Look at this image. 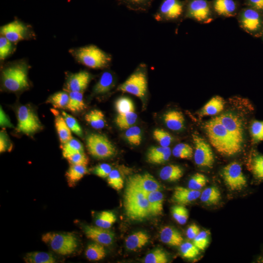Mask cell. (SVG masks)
I'll use <instances>...</instances> for the list:
<instances>
[{"instance_id":"cell-52","label":"cell","mask_w":263,"mask_h":263,"mask_svg":"<svg viewBox=\"0 0 263 263\" xmlns=\"http://www.w3.org/2000/svg\"><path fill=\"white\" fill-rule=\"evenodd\" d=\"M250 133L253 142L263 141V121H254L250 127Z\"/></svg>"},{"instance_id":"cell-27","label":"cell","mask_w":263,"mask_h":263,"mask_svg":"<svg viewBox=\"0 0 263 263\" xmlns=\"http://www.w3.org/2000/svg\"><path fill=\"white\" fill-rule=\"evenodd\" d=\"M150 237L148 234L139 231L129 236L126 239V248L130 250H136L145 246L149 242Z\"/></svg>"},{"instance_id":"cell-2","label":"cell","mask_w":263,"mask_h":263,"mask_svg":"<svg viewBox=\"0 0 263 263\" xmlns=\"http://www.w3.org/2000/svg\"><path fill=\"white\" fill-rule=\"evenodd\" d=\"M124 207L126 215L132 220L142 221L150 216L146 192L135 188L127 186Z\"/></svg>"},{"instance_id":"cell-42","label":"cell","mask_w":263,"mask_h":263,"mask_svg":"<svg viewBox=\"0 0 263 263\" xmlns=\"http://www.w3.org/2000/svg\"><path fill=\"white\" fill-rule=\"evenodd\" d=\"M125 136L128 142L133 146H139L142 141V132L140 128L132 126L126 130Z\"/></svg>"},{"instance_id":"cell-21","label":"cell","mask_w":263,"mask_h":263,"mask_svg":"<svg viewBox=\"0 0 263 263\" xmlns=\"http://www.w3.org/2000/svg\"><path fill=\"white\" fill-rule=\"evenodd\" d=\"M212 9L219 16L231 17L237 15L238 6L233 0H214Z\"/></svg>"},{"instance_id":"cell-36","label":"cell","mask_w":263,"mask_h":263,"mask_svg":"<svg viewBox=\"0 0 263 263\" xmlns=\"http://www.w3.org/2000/svg\"><path fill=\"white\" fill-rule=\"evenodd\" d=\"M154 0H118L119 3L131 10L146 12L150 8Z\"/></svg>"},{"instance_id":"cell-16","label":"cell","mask_w":263,"mask_h":263,"mask_svg":"<svg viewBox=\"0 0 263 263\" xmlns=\"http://www.w3.org/2000/svg\"><path fill=\"white\" fill-rule=\"evenodd\" d=\"M127 186L145 192L160 190L162 188L161 184L149 173L131 175L128 179Z\"/></svg>"},{"instance_id":"cell-19","label":"cell","mask_w":263,"mask_h":263,"mask_svg":"<svg viewBox=\"0 0 263 263\" xmlns=\"http://www.w3.org/2000/svg\"><path fill=\"white\" fill-rule=\"evenodd\" d=\"M201 193L200 190L178 186L174 189L172 200L179 205H186L197 200Z\"/></svg>"},{"instance_id":"cell-33","label":"cell","mask_w":263,"mask_h":263,"mask_svg":"<svg viewBox=\"0 0 263 263\" xmlns=\"http://www.w3.org/2000/svg\"><path fill=\"white\" fill-rule=\"evenodd\" d=\"M85 255L89 260L97 261L104 258L106 252L103 245L94 242L88 245Z\"/></svg>"},{"instance_id":"cell-50","label":"cell","mask_w":263,"mask_h":263,"mask_svg":"<svg viewBox=\"0 0 263 263\" xmlns=\"http://www.w3.org/2000/svg\"><path fill=\"white\" fill-rule=\"evenodd\" d=\"M62 115L71 132L82 137L83 131L77 121L74 117L65 112H62Z\"/></svg>"},{"instance_id":"cell-43","label":"cell","mask_w":263,"mask_h":263,"mask_svg":"<svg viewBox=\"0 0 263 263\" xmlns=\"http://www.w3.org/2000/svg\"><path fill=\"white\" fill-rule=\"evenodd\" d=\"M172 153L174 156L181 159H190L193 155L192 147L188 144L181 143L173 149Z\"/></svg>"},{"instance_id":"cell-28","label":"cell","mask_w":263,"mask_h":263,"mask_svg":"<svg viewBox=\"0 0 263 263\" xmlns=\"http://www.w3.org/2000/svg\"><path fill=\"white\" fill-rule=\"evenodd\" d=\"M183 176L182 168L177 165H169L164 167L160 171L161 179L168 182L179 180Z\"/></svg>"},{"instance_id":"cell-29","label":"cell","mask_w":263,"mask_h":263,"mask_svg":"<svg viewBox=\"0 0 263 263\" xmlns=\"http://www.w3.org/2000/svg\"><path fill=\"white\" fill-rule=\"evenodd\" d=\"M88 170L86 166L70 165L65 173L68 185L73 187L75 184L87 174Z\"/></svg>"},{"instance_id":"cell-40","label":"cell","mask_w":263,"mask_h":263,"mask_svg":"<svg viewBox=\"0 0 263 263\" xmlns=\"http://www.w3.org/2000/svg\"><path fill=\"white\" fill-rule=\"evenodd\" d=\"M69 100V94L65 92H56L50 96L48 102L55 108H66Z\"/></svg>"},{"instance_id":"cell-56","label":"cell","mask_w":263,"mask_h":263,"mask_svg":"<svg viewBox=\"0 0 263 263\" xmlns=\"http://www.w3.org/2000/svg\"><path fill=\"white\" fill-rule=\"evenodd\" d=\"M112 166L107 163H102L95 167L93 170L96 176L102 178H107L112 170Z\"/></svg>"},{"instance_id":"cell-13","label":"cell","mask_w":263,"mask_h":263,"mask_svg":"<svg viewBox=\"0 0 263 263\" xmlns=\"http://www.w3.org/2000/svg\"><path fill=\"white\" fill-rule=\"evenodd\" d=\"M192 139L194 144L193 155L195 164L199 167L212 168L214 157L210 145L197 135L193 134Z\"/></svg>"},{"instance_id":"cell-31","label":"cell","mask_w":263,"mask_h":263,"mask_svg":"<svg viewBox=\"0 0 263 263\" xmlns=\"http://www.w3.org/2000/svg\"><path fill=\"white\" fill-rule=\"evenodd\" d=\"M26 263H54L56 259L50 253L45 252L33 251L26 253L23 257Z\"/></svg>"},{"instance_id":"cell-20","label":"cell","mask_w":263,"mask_h":263,"mask_svg":"<svg viewBox=\"0 0 263 263\" xmlns=\"http://www.w3.org/2000/svg\"><path fill=\"white\" fill-rule=\"evenodd\" d=\"M115 76L110 71H104L93 87V92L95 95H103L109 93L114 87Z\"/></svg>"},{"instance_id":"cell-25","label":"cell","mask_w":263,"mask_h":263,"mask_svg":"<svg viewBox=\"0 0 263 263\" xmlns=\"http://www.w3.org/2000/svg\"><path fill=\"white\" fill-rule=\"evenodd\" d=\"M163 117L166 125L171 130L178 131L184 127L185 118L181 112L169 111L163 115Z\"/></svg>"},{"instance_id":"cell-23","label":"cell","mask_w":263,"mask_h":263,"mask_svg":"<svg viewBox=\"0 0 263 263\" xmlns=\"http://www.w3.org/2000/svg\"><path fill=\"white\" fill-rule=\"evenodd\" d=\"M160 240L163 243L172 246H179L183 243V238L176 229L169 226L162 228L160 232Z\"/></svg>"},{"instance_id":"cell-10","label":"cell","mask_w":263,"mask_h":263,"mask_svg":"<svg viewBox=\"0 0 263 263\" xmlns=\"http://www.w3.org/2000/svg\"><path fill=\"white\" fill-rule=\"evenodd\" d=\"M212 9L206 0H188L185 4L184 19L208 23L214 19Z\"/></svg>"},{"instance_id":"cell-15","label":"cell","mask_w":263,"mask_h":263,"mask_svg":"<svg viewBox=\"0 0 263 263\" xmlns=\"http://www.w3.org/2000/svg\"><path fill=\"white\" fill-rule=\"evenodd\" d=\"M217 117L234 140L242 146L244 130L240 119L236 115L230 112L223 113Z\"/></svg>"},{"instance_id":"cell-3","label":"cell","mask_w":263,"mask_h":263,"mask_svg":"<svg viewBox=\"0 0 263 263\" xmlns=\"http://www.w3.org/2000/svg\"><path fill=\"white\" fill-rule=\"evenodd\" d=\"M28 67L24 61H18L5 67L1 72L3 87L8 91L18 92L28 88Z\"/></svg>"},{"instance_id":"cell-7","label":"cell","mask_w":263,"mask_h":263,"mask_svg":"<svg viewBox=\"0 0 263 263\" xmlns=\"http://www.w3.org/2000/svg\"><path fill=\"white\" fill-rule=\"evenodd\" d=\"M87 148L94 158L104 159L115 155L116 149L113 143L105 135L91 133L86 139Z\"/></svg>"},{"instance_id":"cell-58","label":"cell","mask_w":263,"mask_h":263,"mask_svg":"<svg viewBox=\"0 0 263 263\" xmlns=\"http://www.w3.org/2000/svg\"><path fill=\"white\" fill-rule=\"evenodd\" d=\"M200 232L199 226L195 224H192L187 228L186 234L188 239L193 240Z\"/></svg>"},{"instance_id":"cell-59","label":"cell","mask_w":263,"mask_h":263,"mask_svg":"<svg viewBox=\"0 0 263 263\" xmlns=\"http://www.w3.org/2000/svg\"><path fill=\"white\" fill-rule=\"evenodd\" d=\"M247 1L252 8L263 12V0H247Z\"/></svg>"},{"instance_id":"cell-54","label":"cell","mask_w":263,"mask_h":263,"mask_svg":"<svg viewBox=\"0 0 263 263\" xmlns=\"http://www.w3.org/2000/svg\"><path fill=\"white\" fill-rule=\"evenodd\" d=\"M209 242V233L206 231H202L193 239V244L201 250H204Z\"/></svg>"},{"instance_id":"cell-51","label":"cell","mask_w":263,"mask_h":263,"mask_svg":"<svg viewBox=\"0 0 263 263\" xmlns=\"http://www.w3.org/2000/svg\"><path fill=\"white\" fill-rule=\"evenodd\" d=\"M252 170L255 177L263 180V155H255L252 161Z\"/></svg>"},{"instance_id":"cell-14","label":"cell","mask_w":263,"mask_h":263,"mask_svg":"<svg viewBox=\"0 0 263 263\" xmlns=\"http://www.w3.org/2000/svg\"><path fill=\"white\" fill-rule=\"evenodd\" d=\"M0 34L11 42H17L32 37L27 25L19 20L13 21L0 27Z\"/></svg>"},{"instance_id":"cell-57","label":"cell","mask_w":263,"mask_h":263,"mask_svg":"<svg viewBox=\"0 0 263 263\" xmlns=\"http://www.w3.org/2000/svg\"><path fill=\"white\" fill-rule=\"evenodd\" d=\"M10 144L7 135L3 131L0 132V152L6 151L9 148Z\"/></svg>"},{"instance_id":"cell-38","label":"cell","mask_w":263,"mask_h":263,"mask_svg":"<svg viewBox=\"0 0 263 263\" xmlns=\"http://www.w3.org/2000/svg\"><path fill=\"white\" fill-rule=\"evenodd\" d=\"M137 115L135 111L123 114H118L115 119L116 125L122 130H127L136 122Z\"/></svg>"},{"instance_id":"cell-5","label":"cell","mask_w":263,"mask_h":263,"mask_svg":"<svg viewBox=\"0 0 263 263\" xmlns=\"http://www.w3.org/2000/svg\"><path fill=\"white\" fill-rule=\"evenodd\" d=\"M148 85L147 66L142 62L124 82L117 87V90L144 99L148 93Z\"/></svg>"},{"instance_id":"cell-11","label":"cell","mask_w":263,"mask_h":263,"mask_svg":"<svg viewBox=\"0 0 263 263\" xmlns=\"http://www.w3.org/2000/svg\"><path fill=\"white\" fill-rule=\"evenodd\" d=\"M17 113L18 132L31 135L42 128L37 114L29 107L21 105L18 108Z\"/></svg>"},{"instance_id":"cell-47","label":"cell","mask_w":263,"mask_h":263,"mask_svg":"<svg viewBox=\"0 0 263 263\" xmlns=\"http://www.w3.org/2000/svg\"><path fill=\"white\" fill-rule=\"evenodd\" d=\"M107 182L113 188L119 190L124 186V181L119 171L116 169H112L107 177Z\"/></svg>"},{"instance_id":"cell-9","label":"cell","mask_w":263,"mask_h":263,"mask_svg":"<svg viewBox=\"0 0 263 263\" xmlns=\"http://www.w3.org/2000/svg\"><path fill=\"white\" fill-rule=\"evenodd\" d=\"M185 3L180 0H163L153 18L158 22H180L184 19Z\"/></svg>"},{"instance_id":"cell-53","label":"cell","mask_w":263,"mask_h":263,"mask_svg":"<svg viewBox=\"0 0 263 263\" xmlns=\"http://www.w3.org/2000/svg\"><path fill=\"white\" fill-rule=\"evenodd\" d=\"M13 42L3 36L0 37V58L3 60L7 58L13 51Z\"/></svg>"},{"instance_id":"cell-48","label":"cell","mask_w":263,"mask_h":263,"mask_svg":"<svg viewBox=\"0 0 263 263\" xmlns=\"http://www.w3.org/2000/svg\"><path fill=\"white\" fill-rule=\"evenodd\" d=\"M180 246V251L183 257L186 259H193L198 256L200 249L190 242L182 243Z\"/></svg>"},{"instance_id":"cell-34","label":"cell","mask_w":263,"mask_h":263,"mask_svg":"<svg viewBox=\"0 0 263 263\" xmlns=\"http://www.w3.org/2000/svg\"><path fill=\"white\" fill-rule=\"evenodd\" d=\"M85 108L82 92H69V100L66 109L75 113L80 112L84 110Z\"/></svg>"},{"instance_id":"cell-37","label":"cell","mask_w":263,"mask_h":263,"mask_svg":"<svg viewBox=\"0 0 263 263\" xmlns=\"http://www.w3.org/2000/svg\"><path fill=\"white\" fill-rule=\"evenodd\" d=\"M83 152H84L83 145L79 140L75 138H73L62 144V155L66 159L76 153Z\"/></svg>"},{"instance_id":"cell-1","label":"cell","mask_w":263,"mask_h":263,"mask_svg":"<svg viewBox=\"0 0 263 263\" xmlns=\"http://www.w3.org/2000/svg\"><path fill=\"white\" fill-rule=\"evenodd\" d=\"M204 128L211 145L220 154L230 156L242 150L239 145L217 116L207 121Z\"/></svg>"},{"instance_id":"cell-55","label":"cell","mask_w":263,"mask_h":263,"mask_svg":"<svg viewBox=\"0 0 263 263\" xmlns=\"http://www.w3.org/2000/svg\"><path fill=\"white\" fill-rule=\"evenodd\" d=\"M70 165L87 166L89 159L84 152L76 153L67 158Z\"/></svg>"},{"instance_id":"cell-41","label":"cell","mask_w":263,"mask_h":263,"mask_svg":"<svg viewBox=\"0 0 263 263\" xmlns=\"http://www.w3.org/2000/svg\"><path fill=\"white\" fill-rule=\"evenodd\" d=\"M115 107L118 114H123L135 111L132 100L127 96L119 97L115 102Z\"/></svg>"},{"instance_id":"cell-18","label":"cell","mask_w":263,"mask_h":263,"mask_svg":"<svg viewBox=\"0 0 263 263\" xmlns=\"http://www.w3.org/2000/svg\"><path fill=\"white\" fill-rule=\"evenodd\" d=\"M92 77V75L86 71L72 74L67 79L66 89L69 92H83L88 87Z\"/></svg>"},{"instance_id":"cell-30","label":"cell","mask_w":263,"mask_h":263,"mask_svg":"<svg viewBox=\"0 0 263 263\" xmlns=\"http://www.w3.org/2000/svg\"><path fill=\"white\" fill-rule=\"evenodd\" d=\"M55 125L59 140L62 144L66 143L73 138L72 135V132L62 115L55 114Z\"/></svg>"},{"instance_id":"cell-6","label":"cell","mask_w":263,"mask_h":263,"mask_svg":"<svg viewBox=\"0 0 263 263\" xmlns=\"http://www.w3.org/2000/svg\"><path fill=\"white\" fill-rule=\"evenodd\" d=\"M42 241L55 252L61 255H67L74 252L77 247L76 237L72 233L49 232L44 234Z\"/></svg>"},{"instance_id":"cell-35","label":"cell","mask_w":263,"mask_h":263,"mask_svg":"<svg viewBox=\"0 0 263 263\" xmlns=\"http://www.w3.org/2000/svg\"><path fill=\"white\" fill-rule=\"evenodd\" d=\"M200 199L207 205H215L218 203L221 200V192L216 187H208L201 192Z\"/></svg>"},{"instance_id":"cell-12","label":"cell","mask_w":263,"mask_h":263,"mask_svg":"<svg viewBox=\"0 0 263 263\" xmlns=\"http://www.w3.org/2000/svg\"><path fill=\"white\" fill-rule=\"evenodd\" d=\"M222 176L227 187L232 191L240 190L246 184L242 167L236 162H232L223 169Z\"/></svg>"},{"instance_id":"cell-44","label":"cell","mask_w":263,"mask_h":263,"mask_svg":"<svg viewBox=\"0 0 263 263\" xmlns=\"http://www.w3.org/2000/svg\"><path fill=\"white\" fill-rule=\"evenodd\" d=\"M168 261L166 252L161 248L152 250L146 256L144 260L145 263H167Z\"/></svg>"},{"instance_id":"cell-32","label":"cell","mask_w":263,"mask_h":263,"mask_svg":"<svg viewBox=\"0 0 263 263\" xmlns=\"http://www.w3.org/2000/svg\"><path fill=\"white\" fill-rule=\"evenodd\" d=\"M85 119L92 128L96 130L103 129L106 124L104 113L97 109L91 110L87 113Z\"/></svg>"},{"instance_id":"cell-26","label":"cell","mask_w":263,"mask_h":263,"mask_svg":"<svg viewBox=\"0 0 263 263\" xmlns=\"http://www.w3.org/2000/svg\"><path fill=\"white\" fill-rule=\"evenodd\" d=\"M225 104V100L221 96H213L203 106L199 115L201 116L215 115L224 110Z\"/></svg>"},{"instance_id":"cell-39","label":"cell","mask_w":263,"mask_h":263,"mask_svg":"<svg viewBox=\"0 0 263 263\" xmlns=\"http://www.w3.org/2000/svg\"><path fill=\"white\" fill-rule=\"evenodd\" d=\"M116 220V216L113 211L105 210L101 211L97 215L95 223L98 226L109 229Z\"/></svg>"},{"instance_id":"cell-45","label":"cell","mask_w":263,"mask_h":263,"mask_svg":"<svg viewBox=\"0 0 263 263\" xmlns=\"http://www.w3.org/2000/svg\"><path fill=\"white\" fill-rule=\"evenodd\" d=\"M171 214L174 220L180 225H184L188 220V210L182 205H177L171 208Z\"/></svg>"},{"instance_id":"cell-8","label":"cell","mask_w":263,"mask_h":263,"mask_svg":"<svg viewBox=\"0 0 263 263\" xmlns=\"http://www.w3.org/2000/svg\"><path fill=\"white\" fill-rule=\"evenodd\" d=\"M239 26L244 31L254 37L263 35V16L261 12L246 8L241 10L237 17Z\"/></svg>"},{"instance_id":"cell-60","label":"cell","mask_w":263,"mask_h":263,"mask_svg":"<svg viewBox=\"0 0 263 263\" xmlns=\"http://www.w3.org/2000/svg\"></svg>"},{"instance_id":"cell-24","label":"cell","mask_w":263,"mask_h":263,"mask_svg":"<svg viewBox=\"0 0 263 263\" xmlns=\"http://www.w3.org/2000/svg\"><path fill=\"white\" fill-rule=\"evenodd\" d=\"M150 215H161L163 211L164 195L160 190L146 192Z\"/></svg>"},{"instance_id":"cell-49","label":"cell","mask_w":263,"mask_h":263,"mask_svg":"<svg viewBox=\"0 0 263 263\" xmlns=\"http://www.w3.org/2000/svg\"><path fill=\"white\" fill-rule=\"evenodd\" d=\"M207 179L204 174L196 173L190 178L188 182V188L200 190L207 184Z\"/></svg>"},{"instance_id":"cell-17","label":"cell","mask_w":263,"mask_h":263,"mask_svg":"<svg viewBox=\"0 0 263 263\" xmlns=\"http://www.w3.org/2000/svg\"><path fill=\"white\" fill-rule=\"evenodd\" d=\"M83 230L86 236L94 242L104 246H109L113 244L114 234L108 229L87 225L84 226Z\"/></svg>"},{"instance_id":"cell-22","label":"cell","mask_w":263,"mask_h":263,"mask_svg":"<svg viewBox=\"0 0 263 263\" xmlns=\"http://www.w3.org/2000/svg\"><path fill=\"white\" fill-rule=\"evenodd\" d=\"M171 153L172 151L169 147H151L148 150L147 160L151 164H161L169 160Z\"/></svg>"},{"instance_id":"cell-4","label":"cell","mask_w":263,"mask_h":263,"mask_svg":"<svg viewBox=\"0 0 263 263\" xmlns=\"http://www.w3.org/2000/svg\"><path fill=\"white\" fill-rule=\"evenodd\" d=\"M70 53L79 63L92 69L107 68L112 61L110 54L93 44L71 49Z\"/></svg>"},{"instance_id":"cell-46","label":"cell","mask_w":263,"mask_h":263,"mask_svg":"<svg viewBox=\"0 0 263 263\" xmlns=\"http://www.w3.org/2000/svg\"><path fill=\"white\" fill-rule=\"evenodd\" d=\"M153 138L161 146L167 147L172 141L171 135L167 132L161 129H156L153 132Z\"/></svg>"}]
</instances>
